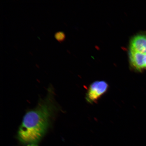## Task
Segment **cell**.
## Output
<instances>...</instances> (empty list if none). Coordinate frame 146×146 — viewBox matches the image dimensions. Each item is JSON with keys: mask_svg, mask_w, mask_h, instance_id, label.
<instances>
[{"mask_svg": "<svg viewBox=\"0 0 146 146\" xmlns=\"http://www.w3.org/2000/svg\"><path fill=\"white\" fill-rule=\"evenodd\" d=\"M58 108L53 90L50 87L46 98L24 116L18 132L20 141L30 145L39 142L50 127Z\"/></svg>", "mask_w": 146, "mask_h": 146, "instance_id": "1", "label": "cell"}, {"mask_svg": "<svg viewBox=\"0 0 146 146\" xmlns=\"http://www.w3.org/2000/svg\"><path fill=\"white\" fill-rule=\"evenodd\" d=\"M109 85L104 81H96L90 85L87 92L86 99L88 103L92 104L98 101L108 90Z\"/></svg>", "mask_w": 146, "mask_h": 146, "instance_id": "2", "label": "cell"}, {"mask_svg": "<svg viewBox=\"0 0 146 146\" xmlns=\"http://www.w3.org/2000/svg\"><path fill=\"white\" fill-rule=\"evenodd\" d=\"M129 51L146 54V36H135L130 42Z\"/></svg>", "mask_w": 146, "mask_h": 146, "instance_id": "3", "label": "cell"}, {"mask_svg": "<svg viewBox=\"0 0 146 146\" xmlns=\"http://www.w3.org/2000/svg\"><path fill=\"white\" fill-rule=\"evenodd\" d=\"M129 58L131 66L136 70L140 71L145 68V54L129 51Z\"/></svg>", "mask_w": 146, "mask_h": 146, "instance_id": "4", "label": "cell"}, {"mask_svg": "<svg viewBox=\"0 0 146 146\" xmlns=\"http://www.w3.org/2000/svg\"><path fill=\"white\" fill-rule=\"evenodd\" d=\"M54 37L58 41L61 42L64 40L65 35L63 32L59 31L55 33L54 34Z\"/></svg>", "mask_w": 146, "mask_h": 146, "instance_id": "5", "label": "cell"}, {"mask_svg": "<svg viewBox=\"0 0 146 146\" xmlns=\"http://www.w3.org/2000/svg\"><path fill=\"white\" fill-rule=\"evenodd\" d=\"M145 68H146V54H145Z\"/></svg>", "mask_w": 146, "mask_h": 146, "instance_id": "6", "label": "cell"}]
</instances>
